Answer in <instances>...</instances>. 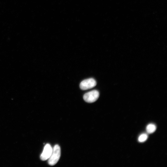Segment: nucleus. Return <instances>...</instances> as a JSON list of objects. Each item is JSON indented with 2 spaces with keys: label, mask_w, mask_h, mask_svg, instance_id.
Instances as JSON below:
<instances>
[{
  "label": "nucleus",
  "mask_w": 167,
  "mask_h": 167,
  "mask_svg": "<svg viewBox=\"0 0 167 167\" xmlns=\"http://www.w3.org/2000/svg\"><path fill=\"white\" fill-rule=\"evenodd\" d=\"M61 156V149L58 144L55 145L52 148L50 156L48 159V163L51 166L55 165L59 161Z\"/></svg>",
  "instance_id": "nucleus-1"
},
{
  "label": "nucleus",
  "mask_w": 167,
  "mask_h": 167,
  "mask_svg": "<svg viewBox=\"0 0 167 167\" xmlns=\"http://www.w3.org/2000/svg\"><path fill=\"white\" fill-rule=\"evenodd\" d=\"M52 151V148L50 145L49 143L46 144L40 156L41 159L43 161L48 159L50 156Z\"/></svg>",
  "instance_id": "nucleus-4"
},
{
  "label": "nucleus",
  "mask_w": 167,
  "mask_h": 167,
  "mask_svg": "<svg viewBox=\"0 0 167 167\" xmlns=\"http://www.w3.org/2000/svg\"><path fill=\"white\" fill-rule=\"evenodd\" d=\"M156 128V126L155 124L152 123H150L147 126L146 131L147 133L152 134L155 131Z\"/></svg>",
  "instance_id": "nucleus-5"
},
{
  "label": "nucleus",
  "mask_w": 167,
  "mask_h": 167,
  "mask_svg": "<svg viewBox=\"0 0 167 167\" xmlns=\"http://www.w3.org/2000/svg\"><path fill=\"white\" fill-rule=\"evenodd\" d=\"M148 138V135L146 133H143L139 136L138 138V141L140 143L143 142L147 140Z\"/></svg>",
  "instance_id": "nucleus-6"
},
{
  "label": "nucleus",
  "mask_w": 167,
  "mask_h": 167,
  "mask_svg": "<svg viewBox=\"0 0 167 167\" xmlns=\"http://www.w3.org/2000/svg\"><path fill=\"white\" fill-rule=\"evenodd\" d=\"M99 96V92L96 90H93L85 94L83 99L87 102L93 103L98 99Z\"/></svg>",
  "instance_id": "nucleus-2"
},
{
  "label": "nucleus",
  "mask_w": 167,
  "mask_h": 167,
  "mask_svg": "<svg viewBox=\"0 0 167 167\" xmlns=\"http://www.w3.org/2000/svg\"><path fill=\"white\" fill-rule=\"evenodd\" d=\"M96 84V80L93 78H89L84 80L80 83V88L83 90L90 89L95 87Z\"/></svg>",
  "instance_id": "nucleus-3"
}]
</instances>
